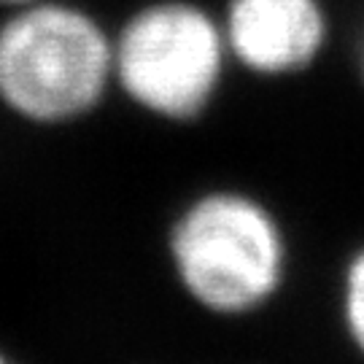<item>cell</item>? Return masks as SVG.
Here are the masks:
<instances>
[{
  "label": "cell",
  "instance_id": "cell-8",
  "mask_svg": "<svg viewBox=\"0 0 364 364\" xmlns=\"http://www.w3.org/2000/svg\"><path fill=\"white\" fill-rule=\"evenodd\" d=\"M0 364H14V362L9 359V356H3V353H0Z\"/></svg>",
  "mask_w": 364,
  "mask_h": 364
},
{
  "label": "cell",
  "instance_id": "cell-7",
  "mask_svg": "<svg viewBox=\"0 0 364 364\" xmlns=\"http://www.w3.org/2000/svg\"><path fill=\"white\" fill-rule=\"evenodd\" d=\"M27 3H36V0H0V14L11 11V9H19V6H27Z\"/></svg>",
  "mask_w": 364,
  "mask_h": 364
},
{
  "label": "cell",
  "instance_id": "cell-5",
  "mask_svg": "<svg viewBox=\"0 0 364 364\" xmlns=\"http://www.w3.org/2000/svg\"><path fill=\"white\" fill-rule=\"evenodd\" d=\"M343 324L364 356V246L353 251L343 270Z\"/></svg>",
  "mask_w": 364,
  "mask_h": 364
},
{
  "label": "cell",
  "instance_id": "cell-4",
  "mask_svg": "<svg viewBox=\"0 0 364 364\" xmlns=\"http://www.w3.org/2000/svg\"><path fill=\"white\" fill-rule=\"evenodd\" d=\"M219 19L232 65L264 81L308 73L332 43L329 0H221Z\"/></svg>",
  "mask_w": 364,
  "mask_h": 364
},
{
  "label": "cell",
  "instance_id": "cell-2",
  "mask_svg": "<svg viewBox=\"0 0 364 364\" xmlns=\"http://www.w3.org/2000/svg\"><path fill=\"white\" fill-rule=\"evenodd\" d=\"M232 68L219 9L203 0H141L114 25V95L159 122L203 119Z\"/></svg>",
  "mask_w": 364,
  "mask_h": 364
},
{
  "label": "cell",
  "instance_id": "cell-3",
  "mask_svg": "<svg viewBox=\"0 0 364 364\" xmlns=\"http://www.w3.org/2000/svg\"><path fill=\"white\" fill-rule=\"evenodd\" d=\"M168 246L183 291L219 316L259 311L287 278L289 248L281 221L240 189L197 195L173 221Z\"/></svg>",
  "mask_w": 364,
  "mask_h": 364
},
{
  "label": "cell",
  "instance_id": "cell-1",
  "mask_svg": "<svg viewBox=\"0 0 364 364\" xmlns=\"http://www.w3.org/2000/svg\"><path fill=\"white\" fill-rule=\"evenodd\" d=\"M114 95V25L81 0L0 14V108L36 127L92 117Z\"/></svg>",
  "mask_w": 364,
  "mask_h": 364
},
{
  "label": "cell",
  "instance_id": "cell-6",
  "mask_svg": "<svg viewBox=\"0 0 364 364\" xmlns=\"http://www.w3.org/2000/svg\"><path fill=\"white\" fill-rule=\"evenodd\" d=\"M356 68H359V78L364 84V27L359 33V41H356Z\"/></svg>",
  "mask_w": 364,
  "mask_h": 364
}]
</instances>
